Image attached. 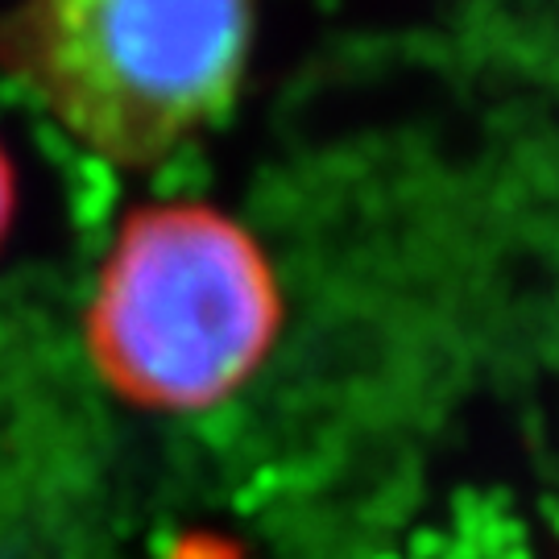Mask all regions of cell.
<instances>
[{"instance_id": "3", "label": "cell", "mask_w": 559, "mask_h": 559, "mask_svg": "<svg viewBox=\"0 0 559 559\" xmlns=\"http://www.w3.org/2000/svg\"><path fill=\"white\" fill-rule=\"evenodd\" d=\"M13 212H17V170H13L9 150L0 145V245L13 228Z\"/></svg>"}, {"instance_id": "2", "label": "cell", "mask_w": 559, "mask_h": 559, "mask_svg": "<svg viewBox=\"0 0 559 559\" xmlns=\"http://www.w3.org/2000/svg\"><path fill=\"white\" fill-rule=\"evenodd\" d=\"M253 0H21L0 67L71 138L120 170H154L237 104Z\"/></svg>"}, {"instance_id": "1", "label": "cell", "mask_w": 559, "mask_h": 559, "mask_svg": "<svg viewBox=\"0 0 559 559\" xmlns=\"http://www.w3.org/2000/svg\"><path fill=\"white\" fill-rule=\"evenodd\" d=\"M286 323L249 228L195 200L129 212L87 302L92 365L124 402L200 415L261 373Z\"/></svg>"}]
</instances>
